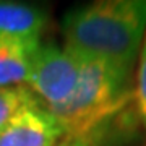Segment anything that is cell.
Instances as JSON below:
<instances>
[{"instance_id":"8992f818","label":"cell","mask_w":146,"mask_h":146,"mask_svg":"<svg viewBox=\"0 0 146 146\" xmlns=\"http://www.w3.org/2000/svg\"><path fill=\"white\" fill-rule=\"evenodd\" d=\"M41 41L0 34V88L26 84L31 63Z\"/></svg>"},{"instance_id":"7a4b0ae2","label":"cell","mask_w":146,"mask_h":146,"mask_svg":"<svg viewBox=\"0 0 146 146\" xmlns=\"http://www.w3.org/2000/svg\"><path fill=\"white\" fill-rule=\"evenodd\" d=\"M81 57V55H80ZM131 72L96 57H81L78 81L62 106L49 110L65 136H81L135 101Z\"/></svg>"},{"instance_id":"6da1fadb","label":"cell","mask_w":146,"mask_h":146,"mask_svg":"<svg viewBox=\"0 0 146 146\" xmlns=\"http://www.w3.org/2000/svg\"><path fill=\"white\" fill-rule=\"evenodd\" d=\"M62 33L65 49L131 72L146 33V0H99L73 8L63 16Z\"/></svg>"},{"instance_id":"ba28073f","label":"cell","mask_w":146,"mask_h":146,"mask_svg":"<svg viewBox=\"0 0 146 146\" xmlns=\"http://www.w3.org/2000/svg\"><path fill=\"white\" fill-rule=\"evenodd\" d=\"M135 104L140 114L141 122L146 127V33L141 42L138 54V68H136V88H135Z\"/></svg>"},{"instance_id":"5b68a950","label":"cell","mask_w":146,"mask_h":146,"mask_svg":"<svg viewBox=\"0 0 146 146\" xmlns=\"http://www.w3.org/2000/svg\"><path fill=\"white\" fill-rule=\"evenodd\" d=\"M47 21V13L41 7L0 0V34L3 36L41 41Z\"/></svg>"},{"instance_id":"3957f363","label":"cell","mask_w":146,"mask_h":146,"mask_svg":"<svg viewBox=\"0 0 146 146\" xmlns=\"http://www.w3.org/2000/svg\"><path fill=\"white\" fill-rule=\"evenodd\" d=\"M81 57L55 44H41L31 63L26 86L47 110L62 106L78 81Z\"/></svg>"},{"instance_id":"277c9868","label":"cell","mask_w":146,"mask_h":146,"mask_svg":"<svg viewBox=\"0 0 146 146\" xmlns=\"http://www.w3.org/2000/svg\"><path fill=\"white\" fill-rule=\"evenodd\" d=\"M63 138V127L41 101L21 109L0 130V146H55Z\"/></svg>"},{"instance_id":"52a82bcc","label":"cell","mask_w":146,"mask_h":146,"mask_svg":"<svg viewBox=\"0 0 146 146\" xmlns=\"http://www.w3.org/2000/svg\"><path fill=\"white\" fill-rule=\"evenodd\" d=\"M39 101L26 84L0 88V130L15 117L21 109Z\"/></svg>"},{"instance_id":"9c48e42d","label":"cell","mask_w":146,"mask_h":146,"mask_svg":"<svg viewBox=\"0 0 146 146\" xmlns=\"http://www.w3.org/2000/svg\"><path fill=\"white\" fill-rule=\"evenodd\" d=\"M55 146H62V145H60V141H58V143H57V145H55Z\"/></svg>"}]
</instances>
